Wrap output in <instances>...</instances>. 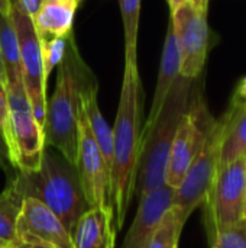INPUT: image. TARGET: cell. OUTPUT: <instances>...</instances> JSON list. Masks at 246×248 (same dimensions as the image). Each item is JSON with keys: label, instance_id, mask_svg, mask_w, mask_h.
I'll return each mask as SVG.
<instances>
[{"label": "cell", "instance_id": "cell-1", "mask_svg": "<svg viewBox=\"0 0 246 248\" xmlns=\"http://www.w3.org/2000/svg\"><path fill=\"white\" fill-rule=\"evenodd\" d=\"M144 129V92L138 64L125 62L119 108L113 131V161L110 171V201L115 225H125L135 195Z\"/></svg>", "mask_w": 246, "mask_h": 248}, {"label": "cell", "instance_id": "cell-2", "mask_svg": "<svg viewBox=\"0 0 246 248\" xmlns=\"http://www.w3.org/2000/svg\"><path fill=\"white\" fill-rule=\"evenodd\" d=\"M9 183L23 199L33 198L49 208L70 232L88 209L75 166L51 147H45L38 170H14Z\"/></svg>", "mask_w": 246, "mask_h": 248}, {"label": "cell", "instance_id": "cell-3", "mask_svg": "<svg viewBox=\"0 0 246 248\" xmlns=\"http://www.w3.org/2000/svg\"><path fill=\"white\" fill-rule=\"evenodd\" d=\"M194 80L178 76L154 124L142 129V147L135 187L138 199L165 185L171 145L178 125L188 109Z\"/></svg>", "mask_w": 246, "mask_h": 248}, {"label": "cell", "instance_id": "cell-4", "mask_svg": "<svg viewBox=\"0 0 246 248\" xmlns=\"http://www.w3.org/2000/svg\"><path fill=\"white\" fill-rule=\"evenodd\" d=\"M84 64L74 36L70 35L65 57L59 64L55 90L46 102L43 126L45 147L57 150L72 166L75 164L77 153L78 86Z\"/></svg>", "mask_w": 246, "mask_h": 248}, {"label": "cell", "instance_id": "cell-5", "mask_svg": "<svg viewBox=\"0 0 246 248\" xmlns=\"http://www.w3.org/2000/svg\"><path fill=\"white\" fill-rule=\"evenodd\" d=\"M215 119L216 118L209 110L204 96L203 77L200 76L194 80L188 109L178 125L171 145L165 185L174 189L178 187L191 163L200 153Z\"/></svg>", "mask_w": 246, "mask_h": 248}, {"label": "cell", "instance_id": "cell-6", "mask_svg": "<svg viewBox=\"0 0 246 248\" xmlns=\"http://www.w3.org/2000/svg\"><path fill=\"white\" fill-rule=\"evenodd\" d=\"M245 155L219 169L203 199V225L207 243L225 228L244 221Z\"/></svg>", "mask_w": 246, "mask_h": 248}, {"label": "cell", "instance_id": "cell-7", "mask_svg": "<svg viewBox=\"0 0 246 248\" xmlns=\"http://www.w3.org/2000/svg\"><path fill=\"white\" fill-rule=\"evenodd\" d=\"M225 134L226 119L222 115L220 118L215 119L200 153L175 189L173 208L183 225H186L190 215L199 206H202L203 199L219 171Z\"/></svg>", "mask_w": 246, "mask_h": 248}, {"label": "cell", "instance_id": "cell-8", "mask_svg": "<svg viewBox=\"0 0 246 248\" xmlns=\"http://www.w3.org/2000/svg\"><path fill=\"white\" fill-rule=\"evenodd\" d=\"M9 105V154L14 170L35 171L39 169L45 150L43 129L38 125L29 105L23 81L6 83Z\"/></svg>", "mask_w": 246, "mask_h": 248}, {"label": "cell", "instance_id": "cell-9", "mask_svg": "<svg viewBox=\"0 0 246 248\" xmlns=\"http://www.w3.org/2000/svg\"><path fill=\"white\" fill-rule=\"evenodd\" d=\"M10 17L14 25L19 51H20V68H22V81L23 87L32 108L33 116L38 125L43 129L45 115H46V87L48 80L43 71L41 44L38 33L35 31L32 19L22 12L14 3L12 4Z\"/></svg>", "mask_w": 246, "mask_h": 248}, {"label": "cell", "instance_id": "cell-10", "mask_svg": "<svg viewBox=\"0 0 246 248\" xmlns=\"http://www.w3.org/2000/svg\"><path fill=\"white\" fill-rule=\"evenodd\" d=\"M75 170L88 208H112L110 169L107 167L88 125L84 109L78 103Z\"/></svg>", "mask_w": 246, "mask_h": 248}, {"label": "cell", "instance_id": "cell-11", "mask_svg": "<svg viewBox=\"0 0 246 248\" xmlns=\"http://www.w3.org/2000/svg\"><path fill=\"white\" fill-rule=\"evenodd\" d=\"M170 20L180 54V76L194 80L203 74L210 49L212 32L207 15L186 1L174 13H170Z\"/></svg>", "mask_w": 246, "mask_h": 248}, {"label": "cell", "instance_id": "cell-12", "mask_svg": "<svg viewBox=\"0 0 246 248\" xmlns=\"http://www.w3.org/2000/svg\"><path fill=\"white\" fill-rule=\"evenodd\" d=\"M17 241L43 243L55 248H72L71 232L42 202L25 198L16 227Z\"/></svg>", "mask_w": 246, "mask_h": 248}, {"label": "cell", "instance_id": "cell-13", "mask_svg": "<svg viewBox=\"0 0 246 248\" xmlns=\"http://www.w3.org/2000/svg\"><path fill=\"white\" fill-rule=\"evenodd\" d=\"M174 193V187L162 185L139 199L135 219L126 234L122 248H146L159 221L173 206Z\"/></svg>", "mask_w": 246, "mask_h": 248}, {"label": "cell", "instance_id": "cell-14", "mask_svg": "<svg viewBox=\"0 0 246 248\" xmlns=\"http://www.w3.org/2000/svg\"><path fill=\"white\" fill-rule=\"evenodd\" d=\"M116 232L112 208H88L71 231L72 248H115Z\"/></svg>", "mask_w": 246, "mask_h": 248}, {"label": "cell", "instance_id": "cell-15", "mask_svg": "<svg viewBox=\"0 0 246 248\" xmlns=\"http://www.w3.org/2000/svg\"><path fill=\"white\" fill-rule=\"evenodd\" d=\"M81 3L83 0H41L36 16L32 19L38 38H68Z\"/></svg>", "mask_w": 246, "mask_h": 248}, {"label": "cell", "instance_id": "cell-16", "mask_svg": "<svg viewBox=\"0 0 246 248\" xmlns=\"http://www.w3.org/2000/svg\"><path fill=\"white\" fill-rule=\"evenodd\" d=\"M180 76V54H178V46H177V39L174 35V29L171 25V20L167 28V35L164 41V48H162V57H161V64H159V73L157 78V86H155V93L152 99V106L149 110V115L144 124V128H148L154 124L157 119L171 87L174 86L175 80Z\"/></svg>", "mask_w": 246, "mask_h": 248}, {"label": "cell", "instance_id": "cell-17", "mask_svg": "<svg viewBox=\"0 0 246 248\" xmlns=\"http://www.w3.org/2000/svg\"><path fill=\"white\" fill-rule=\"evenodd\" d=\"M223 116L226 119V134L219 169L246 154V103L232 96Z\"/></svg>", "mask_w": 246, "mask_h": 248}, {"label": "cell", "instance_id": "cell-18", "mask_svg": "<svg viewBox=\"0 0 246 248\" xmlns=\"http://www.w3.org/2000/svg\"><path fill=\"white\" fill-rule=\"evenodd\" d=\"M0 51L6 74V83L22 81L20 51L14 25L10 15L0 13Z\"/></svg>", "mask_w": 246, "mask_h": 248}, {"label": "cell", "instance_id": "cell-19", "mask_svg": "<svg viewBox=\"0 0 246 248\" xmlns=\"http://www.w3.org/2000/svg\"><path fill=\"white\" fill-rule=\"evenodd\" d=\"M23 198L17 190L7 183V187L0 193V247L10 248L17 243V219L20 215Z\"/></svg>", "mask_w": 246, "mask_h": 248}, {"label": "cell", "instance_id": "cell-20", "mask_svg": "<svg viewBox=\"0 0 246 248\" xmlns=\"http://www.w3.org/2000/svg\"><path fill=\"white\" fill-rule=\"evenodd\" d=\"M125 31V62L138 64L136 46L142 0H119Z\"/></svg>", "mask_w": 246, "mask_h": 248}, {"label": "cell", "instance_id": "cell-21", "mask_svg": "<svg viewBox=\"0 0 246 248\" xmlns=\"http://www.w3.org/2000/svg\"><path fill=\"white\" fill-rule=\"evenodd\" d=\"M183 228L184 225L181 224L177 212L171 206L159 221L154 234L151 235L146 248H178Z\"/></svg>", "mask_w": 246, "mask_h": 248}, {"label": "cell", "instance_id": "cell-22", "mask_svg": "<svg viewBox=\"0 0 246 248\" xmlns=\"http://www.w3.org/2000/svg\"><path fill=\"white\" fill-rule=\"evenodd\" d=\"M68 38L48 36V38L39 39L41 54H42V62H43V71H45L46 80H49V76H51L52 70L62 62V60L65 57V52H67Z\"/></svg>", "mask_w": 246, "mask_h": 248}, {"label": "cell", "instance_id": "cell-23", "mask_svg": "<svg viewBox=\"0 0 246 248\" xmlns=\"http://www.w3.org/2000/svg\"><path fill=\"white\" fill-rule=\"evenodd\" d=\"M209 248H246V221L222 230Z\"/></svg>", "mask_w": 246, "mask_h": 248}, {"label": "cell", "instance_id": "cell-24", "mask_svg": "<svg viewBox=\"0 0 246 248\" xmlns=\"http://www.w3.org/2000/svg\"><path fill=\"white\" fill-rule=\"evenodd\" d=\"M0 131L4 137L6 144H9L10 122H9V105H7V94H6L4 84H0Z\"/></svg>", "mask_w": 246, "mask_h": 248}, {"label": "cell", "instance_id": "cell-25", "mask_svg": "<svg viewBox=\"0 0 246 248\" xmlns=\"http://www.w3.org/2000/svg\"><path fill=\"white\" fill-rule=\"evenodd\" d=\"M0 169L6 173V174H10V171L13 173L14 169L10 163V154H9V148H7V144L4 141V137L0 131Z\"/></svg>", "mask_w": 246, "mask_h": 248}, {"label": "cell", "instance_id": "cell-26", "mask_svg": "<svg viewBox=\"0 0 246 248\" xmlns=\"http://www.w3.org/2000/svg\"><path fill=\"white\" fill-rule=\"evenodd\" d=\"M22 12H25L30 19L36 16V12L39 9L41 0H12Z\"/></svg>", "mask_w": 246, "mask_h": 248}, {"label": "cell", "instance_id": "cell-27", "mask_svg": "<svg viewBox=\"0 0 246 248\" xmlns=\"http://www.w3.org/2000/svg\"><path fill=\"white\" fill-rule=\"evenodd\" d=\"M232 96L236 97V99H239L241 102L246 103V76L239 80V83L236 84V89H235V92H233Z\"/></svg>", "mask_w": 246, "mask_h": 248}, {"label": "cell", "instance_id": "cell-28", "mask_svg": "<svg viewBox=\"0 0 246 248\" xmlns=\"http://www.w3.org/2000/svg\"><path fill=\"white\" fill-rule=\"evenodd\" d=\"M10 248H55L43 243H35V241H17Z\"/></svg>", "mask_w": 246, "mask_h": 248}, {"label": "cell", "instance_id": "cell-29", "mask_svg": "<svg viewBox=\"0 0 246 248\" xmlns=\"http://www.w3.org/2000/svg\"><path fill=\"white\" fill-rule=\"evenodd\" d=\"M199 12L207 15V9H209V1L210 0H188Z\"/></svg>", "mask_w": 246, "mask_h": 248}, {"label": "cell", "instance_id": "cell-30", "mask_svg": "<svg viewBox=\"0 0 246 248\" xmlns=\"http://www.w3.org/2000/svg\"><path fill=\"white\" fill-rule=\"evenodd\" d=\"M12 4H13L12 0H0V13H3V15H10Z\"/></svg>", "mask_w": 246, "mask_h": 248}, {"label": "cell", "instance_id": "cell-31", "mask_svg": "<svg viewBox=\"0 0 246 248\" xmlns=\"http://www.w3.org/2000/svg\"><path fill=\"white\" fill-rule=\"evenodd\" d=\"M186 1H188V0H167V3H168V7H170V13H174L183 3H186Z\"/></svg>", "mask_w": 246, "mask_h": 248}, {"label": "cell", "instance_id": "cell-32", "mask_svg": "<svg viewBox=\"0 0 246 248\" xmlns=\"http://www.w3.org/2000/svg\"><path fill=\"white\" fill-rule=\"evenodd\" d=\"M0 84H4L6 86V74H4L3 60H1V51H0Z\"/></svg>", "mask_w": 246, "mask_h": 248}, {"label": "cell", "instance_id": "cell-33", "mask_svg": "<svg viewBox=\"0 0 246 248\" xmlns=\"http://www.w3.org/2000/svg\"><path fill=\"white\" fill-rule=\"evenodd\" d=\"M244 219L246 221V157H245V205H244Z\"/></svg>", "mask_w": 246, "mask_h": 248}, {"label": "cell", "instance_id": "cell-34", "mask_svg": "<svg viewBox=\"0 0 246 248\" xmlns=\"http://www.w3.org/2000/svg\"><path fill=\"white\" fill-rule=\"evenodd\" d=\"M245 157H246V154H245Z\"/></svg>", "mask_w": 246, "mask_h": 248}, {"label": "cell", "instance_id": "cell-35", "mask_svg": "<svg viewBox=\"0 0 246 248\" xmlns=\"http://www.w3.org/2000/svg\"><path fill=\"white\" fill-rule=\"evenodd\" d=\"M0 248H1V247H0Z\"/></svg>", "mask_w": 246, "mask_h": 248}]
</instances>
